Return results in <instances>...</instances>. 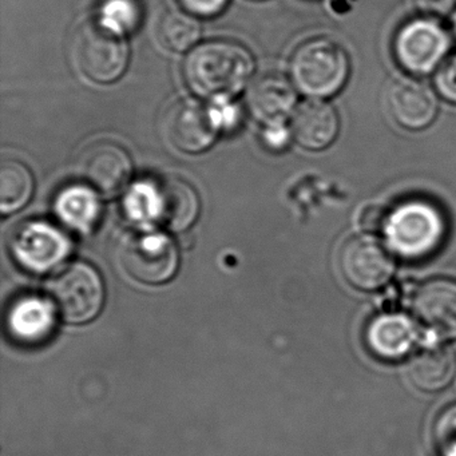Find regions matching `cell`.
<instances>
[{"label":"cell","mask_w":456,"mask_h":456,"mask_svg":"<svg viewBox=\"0 0 456 456\" xmlns=\"http://www.w3.org/2000/svg\"><path fill=\"white\" fill-rule=\"evenodd\" d=\"M164 132L169 142L183 153L208 151L220 134L210 106L185 98L170 106L165 114Z\"/></svg>","instance_id":"cell-9"},{"label":"cell","mask_w":456,"mask_h":456,"mask_svg":"<svg viewBox=\"0 0 456 456\" xmlns=\"http://www.w3.org/2000/svg\"><path fill=\"white\" fill-rule=\"evenodd\" d=\"M418 338L415 327L403 314H380L368 322L364 332L368 351L384 362L407 356Z\"/></svg>","instance_id":"cell-16"},{"label":"cell","mask_w":456,"mask_h":456,"mask_svg":"<svg viewBox=\"0 0 456 456\" xmlns=\"http://www.w3.org/2000/svg\"><path fill=\"white\" fill-rule=\"evenodd\" d=\"M437 92L444 100L456 103V54L448 58L435 77Z\"/></svg>","instance_id":"cell-25"},{"label":"cell","mask_w":456,"mask_h":456,"mask_svg":"<svg viewBox=\"0 0 456 456\" xmlns=\"http://www.w3.org/2000/svg\"><path fill=\"white\" fill-rule=\"evenodd\" d=\"M58 209L68 220H87L94 213L95 199L87 189L70 188L58 200Z\"/></svg>","instance_id":"cell-24"},{"label":"cell","mask_w":456,"mask_h":456,"mask_svg":"<svg viewBox=\"0 0 456 456\" xmlns=\"http://www.w3.org/2000/svg\"><path fill=\"white\" fill-rule=\"evenodd\" d=\"M416 319L445 340L456 338V280H428L416 289L412 298Z\"/></svg>","instance_id":"cell-12"},{"label":"cell","mask_w":456,"mask_h":456,"mask_svg":"<svg viewBox=\"0 0 456 456\" xmlns=\"http://www.w3.org/2000/svg\"><path fill=\"white\" fill-rule=\"evenodd\" d=\"M432 440L440 456H456V404L440 411L432 427Z\"/></svg>","instance_id":"cell-23"},{"label":"cell","mask_w":456,"mask_h":456,"mask_svg":"<svg viewBox=\"0 0 456 456\" xmlns=\"http://www.w3.org/2000/svg\"><path fill=\"white\" fill-rule=\"evenodd\" d=\"M49 295L58 314L71 324H85L98 316L105 301L100 274L89 264L73 263L49 282Z\"/></svg>","instance_id":"cell-5"},{"label":"cell","mask_w":456,"mask_h":456,"mask_svg":"<svg viewBox=\"0 0 456 456\" xmlns=\"http://www.w3.org/2000/svg\"><path fill=\"white\" fill-rule=\"evenodd\" d=\"M216 124L220 132L236 127L240 119L239 109L232 103V100L213 101L210 106Z\"/></svg>","instance_id":"cell-26"},{"label":"cell","mask_w":456,"mask_h":456,"mask_svg":"<svg viewBox=\"0 0 456 456\" xmlns=\"http://www.w3.org/2000/svg\"><path fill=\"white\" fill-rule=\"evenodd\" d=\"M292 84L311 98L336 94L346 84L349 61L341 45L330 38L309 39L290 58Z\"/></svg>","instance_id":"cell-4"},{"label":"cell","mask_w":456,"mask_h":456,"mask_svg":"<svg viewBox=\"0 0 456 456\" xmlns=\"http://www.w3.org/2000/svg\"><path fill=\"white\" fill-rule=\"evenodd\" d=\"M416 6L429 18H444L456 10V0H416Z\"/></svg>","instance_id":"cell-30"},{"label":"cell","mask_w":456,"mask_h":456,"mask_svg":"<svg viewBox=\"0 0 456 456\" xmlns=\"http://www.w3.org/2000/svg\"><path fill=\"white\" fill-rule=\"evenodd\" d=\"M186 12L194 17L212 18L225 9L228 0H178Z\"/></svg>","instance_id":"cell-27"},{"label":"cell","mask_w":456,"mask_h":456,"mask_svg":"<svg viewBox=\"0 0 456 456\" xmlns=\"http://www.w3.org/2000/svg\"><path fill=\"white\" fill-rule=\"evenodd\" d=\"M129 58L124 34L109 28L100 18L82 23L74 36V65L94 84L118 81L126 71Z\"/></svg>","instance_id":"cell-3"},{"label":"cell","mask_w":456,"mask_h":456,"mask_svg":"<svg viewBox=\"0 0 456 456\" xmlns=\"http://www.w3.org/2000/svg\"><path fill=\"white\" fill-rule=\"evenodd\" d=\"M201 28L189 12H167L157 26V38L167 52L185 53L197 44Z\"/></svg>","instance_id":"cell-19"},{"label":"cell","mask_w":456,"mask_h":456,"mask_svg":"<svg viewBox=\"0 0 456 456\" xmlns=\"http://www.w3.org/2000/svg\"><path fill=\"white\" fill-rule=\"evenodd\" d=\"M338 266L344 280L354 289L364 292L383 288L395 271L391 255L370 236L346 240L338 255Z\"/></svg>","instance_id":"cell-7"},{"label":"cell","mask_w":456,"mask_h":456,"mask_svg":"<svg viewBox=\"0 0 456 456\" xmlns=\"http://www.w3.org/2000/svg\"><path fill=\"white\" fill-rule=\"evenodd\" d=\"M387 108L400 126L421 130L436 117V95L424 82L410 77L399 78L387 90Z\"/></svg>","instance_id":"cell-13"},{"label":"cell","mask_w":456,"mask_h":456,"mask_svg":"<svg viewBox=\"0 0 456 456\" xmlns=\"http://www.w3.org/2000/svg\"><path fill=\"white\" fill-rule=\"evenodd\" d=\"M20 236H23V239L20 237V253L25 260H33V266H36V269H46V266L60 260L62 256V250L42 248V245L62 241L50 228L33 226Z\"/></svg>","instance_id":"cell-21"},{"label":"cell","mask_w":456,"mask_h":456,"mask_svg":"<svg viewBox=\"0 0 456 456\" xmlns=\"http://www.w3.org/2000/svg\"><path fill=\"white\" fill-rule=\"evenodd\" d=\"M100 20L118 33H133L141 25V7L137 0H103Z\"/></svg>","instance_id":"cell-22"},{"label":"cell","mask_w":456,"mask_h":456,"mask_svg":"<svg viewBox=\"0 0 456 456\" xmlns=\"http://www.w3.org/2000/svg\"><path fill=\"white\" fill-rule=\"evenodd\" d=\"M247 106L250 116L264 126L285 124L296 110L295 87L281 74H263L248 89Z\"/></svg>","instance_id":"cell-14"},{"label":"cell","mask_w":456,"mask_h":456,"mask_svg":"<svg viewBox=\"0 0 456 456\" xmlns=\"http://www.w3.org/2000/svg\"><path fill=\"white\" fill-rule=\"evenodd\" d=\"M388 215L389 212L384 210L383 208L378 207V205H370V207L365 208L360 215V224L367 231L375 232V233L383 232L384 233Z\"/></svg>","instance_id":"cell-29"},{"label":"cell","mask_w":456,"mask_h":456,"mask_svg":"<svg viewBox=\"0 0 456 456\" xmlns=\"http://www.w3.org/2000/svg\"><path fill=\"white\" fill-rule=\"evenodd\" d=\"M455 356L443 346L421 349L408 362L411 383L423 392L434 394L447 388L455 375Z\"/></svg>","instance_id":"cell-17"},{"label":"cell","mask_w":456,"mask_h":456,"mask_svg":"<svg viewBox=\"0 0 456 456\" xmlns=\"http://www.w3.org/2000/svg\"><path fill=\"white\" fill-rule=\"evenodd\" d=\"M34 191L30 169L17 159H4L0 164V210L4 216L28 204Z\"/></svg>","instance_id":"cell-18"},{"label":"cell","mask_w":456,"mask_h":456,"mask_svg":"<svg viewBox=\"0 0 456 456\" xmlns=\"http://www.w3.org/2000/svg\"><path fill=\"white\" fill-rule=\"evenodd\" d=\"M450 47L444 28L432 20H418L400 28L395 38V57L411 74H428Z\"/></svg>","instance_id":"cell-10"},{"label":"cell","mask_w":456,"mask_h":456,"mask_svg":"<svg viewBox=\"0 0 456 456\" xmlns=\"http://www.w3.org/2000/svg\"><path fill=\"white\" fill-rule=\"evenodd\" d=\"M255 71L249 50L229 39H213L191 50L183 62V79L204 100H232L244 90Z\"/></svg>","instance_id":"cell-1"},{"label":"cell","mask_w":456,"mask_h":456,"mask_svg":"<svg viewBox=\"0 0 456 456\" xmlns=\"http://www.w3.org/2000/svg\"><path fill=\"white\" fill-rule=\"evenodd\" d=\"M149 212L172 232H183L196 221L200 200L193 186L175 175L149 183Z\"/></svg>","instance_id":"cell-11"},{"label":"cell","mask_w":456,"mask_h":456,"mask_svg":"<svg viewBox=\"0 0 456 456\" xmlns=\"http://www.w3.org/2000/svg\"><path fill=\"white\" fill-rule=\"evenodd\" d=\"M453 31H455V36H456V15H455V18H453Z\"/></svg>","instance_id":"cell-31"},{"label":"cell","mask_w":456,"mask_h":456,"mask_svg":"<svg viewBox=\"0 0 456 456\" xmlns=\"http://www.w3.org/2000/svg\"><path fill=\"white\" fill-rule=\"evenodd\" d=\"M384 234L399 257L424 260L435 255L444 242L447 221L436 205L411 200L389 212Z\"/></svg>","instance_id":"cell-2"},{"label":"cell","mask_w":456,"mask_h":456,"mask_svg":"<svg viewBox=\"0 0 456 456\" xmlns=\"http://www.w3.org/2000/svg\"><path fill=\"white\" fill-rule=\"evenodd\" d=\"M121 265L135 281L162 284L169 281L177 271V248L164 234L133 233L122 244Z\"/></svg>","instance_id":"cell-6"},{"label":"cell","mask_w":456,"mask_h":456,"mask_svg":"<svg viewBox=\"0 0 456 456\" xmlns=\"http://www.w3.org/2000/svg\"><path fill=\"white\" fill-rule=\"evenodd\" d=\"M290 138H292L290 127L285 126V124L269 125L264 129L263 141L269 151H284L289 143Z\"/></svg>","instance_id":"cell-28"},{"label":"cell","mask_w":456,"mask_h":456,"mask_svg":"<svg viewBox=\"0 0 456 456\" xmlns=\"http://www.w3.org/2000/svg\"><path fill=\"white\" fill-rule=\"evenodd\" d=\"M77 170L90 191L114 197L129 183L132 159L118 143L97 141L84 149L77 161Z\"/></svg>","instance_id":"cell-8"},{"label":"cell","mask_w":456,"mask_h":456,"mask_svg":"<svg viewBox=\"0 0 456 456\" xmlns=\"http://www.w3.org/2000/svg\"><path fill=\"white\" fill-rule=\"evenodd\" d=\"M338 117L335 109L324 101H305L293 111L290 119L292 138L306 151H322L338 137Z\"/></svg>","instance_id":"cell-15"},{"label":"cell","mask_w":456,"mask_h":456,"mask_svg":"<svg viewBox=\"0 0 456 456\" xmlns=\"http://www.w3.org/2000/svg\"><path fill=\"white\" fill-rule=\"evenodd\" d=\"M52 327V312L38 298L20 301L10 312V328L22 340H39Z\"/></svg>","instance_id":"cell-20"}]
</instances>
